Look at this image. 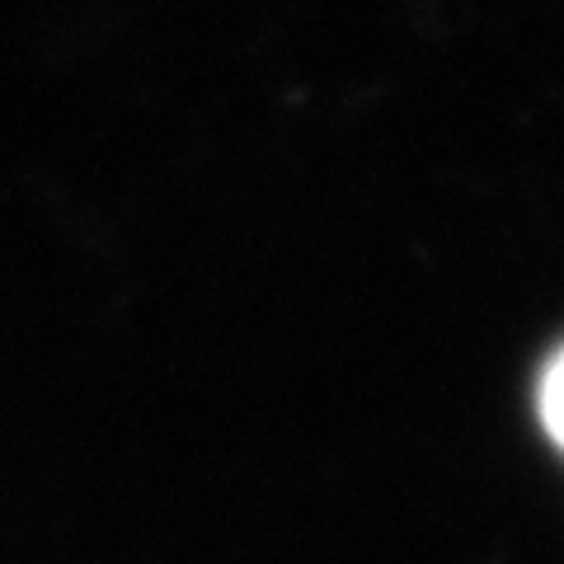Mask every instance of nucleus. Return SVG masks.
<instances>
[{
  "instance_id": "nucleus-1",
  "label": "nucleus",
  "mask_w": 564,
  "mask_h": 564,
  "mask_svg": "<svg viewBox=\"0 0 564 564\" xmlns=\"http://www.w3.org/2000/svg\"><path fill=\"white\" fill-rule=\"evenodd\" d=\"M536 414H541V429L551 433V443L564 452V348L545 362L541 386H536Z\"/></svg>"
}]
</instances>
